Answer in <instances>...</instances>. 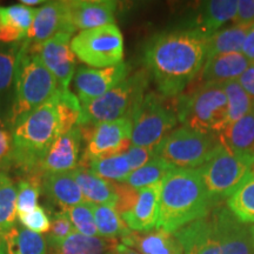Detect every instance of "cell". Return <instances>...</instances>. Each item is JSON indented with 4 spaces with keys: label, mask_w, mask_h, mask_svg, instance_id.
<instances>
[{
    "label": "cell",
    "mask_w": 254,
    "mask_h": 254,
    "mask_svg": "<svg viewBox=\"0 0 254 254\" xmlns=\"http://www.w3.org/2000/svg\"><path fill=\"white\" fill-rule=\"evenodd\" d=\"M207 38L193 30L159 33L144 51L146 69L159 93L174 98L183 93L206 62Z\"/></svg>",
    "instance_id": "cell-1"
},
{
    "label": "cell",
    "mask_w": 254,
    "mask_h": 254,
    "mask_svg": "<svg viewBox=\"0 0 254 254\" xmlns=\"http://www.w3.org/2000/svg\"><path fill=\"white\" fill-rule=\"evenodd\" d=\"M80 111L77 95L59 88L49 100L13 126L11 155L15 163L27 170L39 167L50 146L78 125Z\"/></svg>",
    "instance_id": "cell-2"
},
{
    "label": "cell",
    "mask_w": 254,
    "mask_h": 254,
    "mask_svg": "<svg viewBox=\"0 0 254 254\" xmlns=\"http://www.w3.org/2000/svg\"><path fill=\"white\" fill-rule=\"evenodd\" d=\"M184 254H254L250 227L218 204L204 218L174 233Z\"/></svg>",
    "instance_id": "cell-3"
},
{
    "label": "cell",
    "mask_w": 254,
    "mask_h": 254,
    "mask_svg": "<svg viewBox=\"0 0 254 254\" xmlns=\"http://www.w3.org/2000/svg\"><path fill=\"white\" fill-rule=\"evenodd\" d=\"M213 207L199 168H174L164 178L157 227L174 234Z\"/></svg>",
    "instance_id": "cell-4"
},
{
    "label": "cell",
    "mask_w": 254,
    "mask_h": 254,
    "mask_svg": "<svg viewBox=\"0 0 254 254\" xmlns=\"http://www.w3.org/2000/svg\"><path fill=\"white\" fill-rule=\"evenodd\" d=\"M59 88L57 79L24 40L15 65L14 95L9 114L12 127L49 100Z\"/></svg>",
    "instance_id": "cell-5"
},
{
    "label": "cell",
    "mask_w": 254,
    "mask_h": 254,
    "mask_svg": "<svg viewBox=\"0 0 254 254\" xmlns=\"http://www.w3.org/2000/svg\"><path fill=\"white\" fill-rule=\"evenodd\" d=\"M150 78L147 69H140L129 74L125 80L101 97L80 104V118L77 126L79 128H90L101 123L129 118L145 97Z\"/></svg>",
    "instance_id": "cell-6"
},
{
    "label": "cell",
    "mask_w": 254,
    "mask_h": 254,
    "mask_svg": "<svg viewBox=\"0 0 254 254\" xmlns=\"http://www.w3.org/2000/svg\"><path fill=\"white\" fill-rule=\"evenodd\" d=\"M174 98L178 120L184 126L217 134L227 126L228 100L222 84H202L189 94Z\"/></svg>",
    "instance_id": "cell-7"
},
{
    "label": "cell",
    "mask_w": 254,
    "mask_h": 254,
    "mask_svg": "<svg viewBox=\"0 0 254 254\" xmlns=\"http://www.w3.org/2000/svg\"><path fill=\"white\" fill-rule=\"evenodd\" d=\"M132 146L157 148L178 124L174 99L148 92L129 117Z\"/></svg>",
    "instance_id": "cell-8"
},
{
    "label": "cell",
    "mask_w": 254,
    "mask_h": 254,
    "mask_svg": "<svg viewBox=\"0 0 254 254\" xmlns=\"http://www.w3.org/2000/svg\"><path fill=\"white\" fill-rule=\"evenodd\" d=\"M253 168L252 152H233L220 146L199 168L212 205L230 198Z\"/></svg>",
    "instance_id": "cell-9"
},
{
    "label": "cell",
    "mask_w": 254,
    "mask_h": 254,
    "mask_svg": "<svg viewBox=\"0 0 254 254\" xmlns=\"http://www.w3.org/2000/svg\"><path fill=\"white\" fill-rule=\"evenodd\" d=\"M217 133L182 126L174 128L157 147V155L176 168H200L219 150Z\"/></svg>",
    "instance_id": "cell-10"
},
{
    "label": "cell",
    "mask_w": 254,
    "mask_h": 254,
    "mask_svg": "<svg viewBox=\"0 0 254 254\" xmlns=\"http://www.w3.org/2000/svg\"><path fill=\"white\" fill-rule=\"evenodd\" d=\"M78 59L92 68H106L123 63L124 38L116 24L80 31L71 40Z\"/></svg>",
    "instance_id": "cell-11"
},
{
    "label": "cell",
    "mask_w": 254,
    "mask_h": 254,
    "mask_svg": "<svg viewBox=\"0 0 254 254\" xmlns=\"http://www.w3.org/2000/svg\"><path fill=\"white\" fill-rule=\"evenodd\" d=\"M82 139H86L82 161L87 164L98 158L123 154L132 146V123L129 118L101 123L90 128H80Z\"/></svg>",
    "instance_id": "cell-12"
},
{
    "label": "cell",
    "mask_w": 254,
    "mask_h": 254,
    "mask_svg": "<svg viewBox=\"0 0 254 254\" xmlns=\"http://www.w3.org/2000/svg\"><path fill=\"white\" fill-rule=\"evenodd\" d=\"M72 34L59 33L50 38L40 45H30L36 52L47 69L58 81L59 87L68 90L71 80L75 73V55L71 49Z\"/></svg>",
    "instance_id": "cell-13"
},
{
    "label": "cell",
    "mask_w": 254,
    "mask_h": 254,
    "mask_svg": "<svg viewBox=\"0 0 254 254\" xmlns=\"http://www.w3.org/2000/svg\"><path fill=\"white\" fill-rule=\"evenodd\" d=\"M131 66L126 63L106 68L79 67L74 74V88L80 104L88 103L107 93L128 77Z\"/></svg>",
    "instance_id": "cell-14"
},
{
    "label": "cell",
    "mask_w": 254,
    "mask_h": 254,
    "mask_svg": "<svg viewBox=\"0 0 254 254\" xmlns=\"http://www.w3.org/2000/svg\"><path fill=\"white\" fill-rule=\"evenodd\" d=\"M74 32L68 17L67 0L47 1L37 9L33 24L25 40L31 45H40L59 33L73 34Z\"/></svg>",
    "instance_id": "cell-15"
},
{
    "label": "cell",
    "mask_w": 254,
    "mask_h": 254,
    "mask_svg": "<svg viewBox=\"0 0 254 254\" xmlns=\"http://www.w3.org/2000/svg\"><path fill=\"white\" fill-rule=\"evenodd\" d=\"M81 140L82 134L78 126L59 136L40 160V170L45 174L65 173L75 170L78 167Z\"/></svg>",
    "instance_id": "cell-16"
},
{
    "label": "cell",
    "mask_w": 254,
    "mask_h": 254,
    "mask_svg": "<svg viewBox=\"0 0 254 254\" xmlns=\"http://www.w3.org/2000/svg\"><path fill=\"white\" fill-rule=\"evenodd\" d=\"M68 17L75 31L116 24L117 2L111 0H69Z\"/></svg>",
    "instance_id": "cell-17"
},
{
    "label": "cell",
    "mask_w": 254,
    "mask_h": 254,
    "mask_svg": "<svg viewBox=\"0 0 254 254\" xmlns=\"http://www.w3.org/2000/svg\"><path fill=\"white\" fill-rule=\"evenodd\" d=\"M163 182L139 190L134 206L120 217L133 232H148L157 227Z\"/></svg>",
    "instance_id": "cell-18"
},
{
    "label": "cell",
    "mask_w": 254,
    "mask_h": 254,
    "mask_svg": "<svg viewBox=\"0 0 254 254\" xmlns=\"http://www.w3.org/2000/svg\"><path fill=\"white\" fill-rule=\"evenodd\" d=\"M122 244L135 249L140 254H184L177 237L159 228L148 232L131 231L122 238Z\"/></svg>",
    "instance_id": "cell-19"
},
{
    "label": "cell",
    "mask_w": 254,
    "mask_h": 254,
    "mask_svg": "<svg viewBox=\"0 0 254 254\" xmlns=\"http://www.w3.org/2000/svg\"><path fill=\"white\" fill-rule=\"evenodd\" d=\"M250 60L243 53H224L206 59L202 66L201 79L202 84L217 82L225 84L227 81L237 80L249 67Z\"/></svg>",
    "instance_id": "cell-20"
},
{
    "label": "cell",
    "mask_w": 254,
    "mask_h": 254,
    "mask_svg": "<svg viewBox=\"0 0 254 254\" xmlns=\"http://www.w3.org/2000/svg\"><path fill=\"white\" fill-rule=\"evenodd\" d=\"M37 9L21 4L0 7V43L8 45L26 39Z\"/></svg>",
    "instance_id": "cell-21"
},
{
    "label": "cell",
    "mask_w": 254,
    "mask_h": 254,
    "mask_svg": "<svg viewBox=\"0 0 254 254\" xmlns=\"http://www.w3.org/2000/svg\"><path fill=\"white\" fill-rule=\"evenodd\" d=\"M71 174L80 187L85 201L116 207L118 202L116 183L95 176L85 167H77L71 171Z\"/></svg>",
    "instance_id": "cell-22"
},
{
    "label": "cell",
    "mask_w": 254,
    "mask_h": 254,
    "mask_svg": "<svg viewBox=\"0 0 254 254\" xmlns=\"http://www.w3.org/2000/svg\"><path fill=\"white\" fill-rule=\"evenodd\" d=\"M236 0H212L200 6L194 27L190 30L208 38L217 33L222 25L231 21L237 13Z\"/></svg>",
    "instance_id": "cell-23"
},
{
    "label": "cell",
    "mask_w": 254,
    "mask_h": 254,
    "mask_svg": "<svg viewBox=\"0 0 254 254\" xmlns=\"http://www.w3.org/2000/svg\"><path fill=\"white\" fill-rule=\"evenodd\" d=\"M46 194L55 204L66 211L85 201L81 190L71 172L45 174L43 184Z\"/></svg>",
    "instance_id": "cell-24"
},
{
    "label": "cell",
    "mask_w": 254,
    "mask_h": 254,
    "mask_svg": "<svg viewBox=\"0 0 254 254\" xmlns=\"http://www.w3.org/2000/svg\"><path fill=\"white\" fill-rule=\"evenodd\" d=\"M5 254H47V241L41 234L14 226L0 234Z\"/></svg>",
    "instance_id": "cell-25"
},
{
    "label": "cell",
    "mask_w": 254,
    "mask_h": 254,
    "mask_svg": "<svg viewBox=\"0 0 254 254\" xmlns=\"http://www.w3.org/2000/svg\"><path fill=\"white\" fill-rule=\"evenodd\" d=\"M218 138L227 150L254 153V110L219 132Z\"/></svg>",
    "instance_id": "cell-26"
},
{
    "label": "cell",
    "mask_w": 254,
    "mask_h": 254,
    "mask_svg": "<svg viewBox=\"0 0 254 254\" xmlns=\"http://www.w3.org/2000/svg\"><path fill=\"white\" fill-rule=\"evenodd\" d=\"M227 207L244 224H254V168L227 199Z\"/></svg>",
    "instance_id": "cell-27"
},
{
    "label": "cell",
    "mask_w": 254,
    "mask_h": 254,
    "mask_svg": "<svg viewBox=\"0 0 254 254\" xmlns=\"http://www.w3.org/2000/svg\"><path fill=\"white\" fill-rule=\"evenodd\" d=\"M250 30L251 28L234 26L233 25V26L225 28V30L218 31L217 33H214L207 39L206 59L217 55H224V53H241L244 41H245Z\"/></svg>",
    "instance_id": "cell-28"
},
{
    "label": "cell",
    "mask_w": 254,
    "mask_h": 254,
    "mask_svg": "<svg viewBox=\"0 0 254 254\" xmlns=\"http://www.w3.org/2000/svg\"><path fill=\"white\" fill-rule=\"evenodd\" d=\"M111 241L74 232L60 245L51 247V254H109Z\"/></svg>",
    "instance_id": "cell-29"
},
{
    "label": "cell",
    "mask_w": 254,
    "mask_h": 254,
    "mask_svg": "<svg viewBox=\"0 0 254 254\" xmlns=\"http://www.w3.org/2000/svg\"><path fill=\"white\" fill-rule=\"evenodd\" d=\"M84 167L95 176L114 183H124L133 172L125 153L93 159Z\"/></svg>",
    "instance_id": "cell-30"
},
{
    "label": "cell",
    "mask_w": 254,
    "mask_h": 254,
    "mask_svg": "<svg viewBox=\"0 0 254 254\" xmlns=\"http://www.w3.org/2000/svg\"><path fill=\"white\" fill-rule=\"evenodd\" d=\"M93 205V213L95 226H97L99 238L103 239H117L125 237L131 230L120 217V214L113 207L103 205Z\"/></svg>",
    "instance_id": "cell-31"
},
{
    "label": "cell",
    "mask_w": 254,
    "mask_h": 254,
    "mask_svg": "<svg viewBox=\"0 0 254 254\" xmlns=\"http://www.w3.org/2000/svg\"><path fill=\"white\" fill-rule=\"evenodd\" d=\"M174 168L176 167H173L172 165H170L167 161L157 155L153 160L146 164L145 166L133 171L124 183L133 187V189L140 190L146 186H151L153 184L163 182L164 178Z\"/></svg>",
    "instance_id": "cell-32"
},
{
    "label": "cell",
    "mask_w": 254,
    "mask_h": 254,
    "mask_svg": "<svg viewBox=\"0 0 254 254\" xmlns=\"http://www.w3.org/2000/svg\"><path fill=\"white\" fill-rule=\"evenodd\" d=\"M17 187L9 177L0 173V234L15 226Z\"/></svg>",
    "instance_id": "cell-33"
},
{
    "label": "cell",
    "mask_w": 254,
    "mask_h": 254,
    "mask_svg": "<svg viewBox=\"0 0 254 254\" xmlns=\"http://www.w3.org/2000/svg\"><path fill=\"white\" fill-rule=\"evenodd\" d=\"M224 90L228 100V116L227 126L236 123L254 110V105L251 100L250 95L240 86L237 80L225 82ZM226 126V127H227ZM225 127V128H226Z\"/></svg>",
    "instance_id": "cell-34"
},
{
    "label": "cell",
    "mask_w": 254,
    "mask_h": 254,
    "mask_svg": "<svg viewBox=\"0 0 254 254\" xmlns=\"http://www.w3.org/2000/svg\"><path fill=\"white\" fill-rule=\"evenodd\" d=\"M20 45L0 43V98L4 95L14 81L15 65Z\"/></svg>",
    "instance_id": "cell-35"
},
{
    "label": "cell",
    "mask_w": 254,
    "mask_h": 254,
    "mask_svg": "<svg viewBox=\"0 0 254 254\" xmlns=\"http://www.w3.org/2000/svg\"><path fill=\"white\" fill-rule=\"evenodd\" d=\"M69 220H71L75 232L86 237L99 238L97 226H95L93 205L91 202L84 201L81 204L73 206L66 209Z\"/></svg>",
    "instance_id": "cell-36"
},
{
    "label": "cell",
    "mask_w": 254,
    "mask_h": 254,
    "mask_svg": "<svg viewBox=\"0 0 254 254\" xmlns=\"http://www.w3.org/2000/svg\"><path fill=\"white\" fill-rule=\"evenodd\" d=\"M41 192V184L36 178L20 180L17 189V213L23 214L37 207Z\"/></svg>",
    "instance_id": "cell-37"
},
{
    "label": "cell",
    "mask_w": 254,
    "mask_h": 254,
    "mask_svg": "<svg viewBox=\"0 0 254 254\" xmlns=\"http://www.w3.org/2000/svg\"><path fill=\"white\" fill-rule=\"evenodd\" d=\"M74 227H73L71 220L66 211H60L53 215L51 219V230L49 232V238H47V244L50 247L58 246L74 233Z\"/></svg>",
    "instance_id": "cell-38"
},
{
    "label": "cell",
    "mask_w": 254,
    "mask_h": 254,
    "mask_svg": "<svg viewBox=\"0 0 254 254\" xmlns=\"http://www.w3.org/2000/svg\"><path fill=\"white\" fill-rule=\"evenodd\" d=\"M18 219L25 228L34 232V233H49L51 230V219L45 208L41 206H37L36 208L27 213L18 214Z\"/></svg>",
    "instance_id": "cell-39"
},
{
    "label": "cell",
    "mask_w": 254,
    "mask_h": 254,
    "mask_svg": "<svg viewBox=\"0 0 254 254\" xmlns=\"http://www.w3.org/2000/svg\"><path fill=\"white\" fill-rule=\"evenodd\" d=\"M116 189L117 194H118V202L114 209L122 215L134 206L139 195V190L133 189L125 183H116Z\"/></svg>",
    "instance_id": "cell-40"
},
{
    "label": "cell",
    "mask_w": 254,
    "mask_h": 254,
    "mask_svg": "<svg viewBox=\"0 0 254 254\" xmlns=\"http://www.w3.org/2000/svg\"><path fill=\"white\" fill-rule=\"evenodd\" d=\"M125 155L128 160L132 171H136L138 168L145 166L151 160L157 157V148L140 147V146H131L125 152Z\"/></svg>",
    "instance_id": "cell-41"
},
{
    "label": "cell",
    "mask_w": 254,
    "mask_h": 254,
    "mask_svg": "<svg viewBox=\"0 0 254 254\" xmlns=\"http://www.w3.org/2000/svg\"><path fill=\"white\" fill-rule=\"evenodd\" d=\"M232 21L234 26L252 28L254 26V0H239L237 13Z\"/></svg>",
    "instance_id": "cell-42"
},
{
    "label": "cell",
    "mask_w": 254,
    "mask_h": 254,
    "mask_svg": "<svg viewBox=\"0 0 254 254\" xmlns=\"http://www.w3.org/2000/svg\"><path fill=\"white\" fill-rule=\"evenodd\" d=\"M237 81L245 90L246 93L250 95L251 100L254 105V63L250 64L249 67L237 79Z\"/></svg>",
    "instance_id": "cell-43"
},
{
    "label": "cell",
    "mask_w": 254,
    "mask_h": 254,
    "mask_svg": "<svg viewBox=\"0 0 254 254\" xmlns=\"http://www.w3.org/2000/svg\"><path fill=\"white\" fill-rule=\"evenodd\" d=\"M12 152V133H9L6 127L0 125V163L8 157Z\"/></svg>",
    "instance_id": "cell-44"
},
{
    "label": "cell",
    "mask_w": 254,
    "mask_h": 254,
    "mask_svg": "<svg viewBox=\"0 0 254 254\" xmlns=\"http://www.w3.org/2000/svg\"><path fill=\"white\" fill-rule=\"evenodd\" d=\"M241 53L250 60V63H254V26L247 33Z\"/></svg>",
    "instance_id": "cell-45"
},
{
    "label": "cell",
    "mask_w": 254,
    "mask_h": 254,
    "mask_svg": "<svg viewBox=\"0 0 254 254\" xmlns=\"http://www.w3.org/2000/svg\"><path fill=\"white\" fill-rule=\"evenodd\" d=\"M109 254H140L136 252L135 250L127 247L124 244H119L116 239H112L111 241V247L109 251Z\"/></svg>",
    "instance_id": "cell-46"
},
{
    "label": "cell",
    "mask_w": 254,
    "mask_h": 254,
    "mask_svg": "<svg viewBox=\"0 0 254 254\" xmlns=\"http://www.w3.org/2000/svg\"><path fill=\"white\" fill-rule=\"evenodd\" d=\"M45 2L46 1H43V0H21L20 4L27 6V7H32V6L45 4Z\"/></svg>",
    "instance_id": "cell-47"
},
{
    "label": "cell",
    "mask_w": 254,
    "mask_h": 254,
    "mask_svg": "<svg viewBox=\"0 0 254 254\" xmlns=\"http://www.w3.org/2000/svg\"><path fill=\"white\" fill-rule=\"evenodd\" d=\"M250 233H251V240H252V246L254 250V225L253 226L250 227Z\"/></svg>",
    "instance_id": "cell-48"
},
{
    "label": "cell",
    "mask_w": 254,
    "mask_h": 254,
    "mask_svg": "<svg viewBox=\"0 0 254 254\" xmlns=\"http://www.w3.org/2000/svg\"><path fill=\"white\" fill-rule=\"evenodd\" d=\"M0 254H5L4 249H2V245H1V241H0Z\"/></svg>",
    "instance_id": "cell-49"
}]
</instances>
